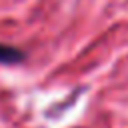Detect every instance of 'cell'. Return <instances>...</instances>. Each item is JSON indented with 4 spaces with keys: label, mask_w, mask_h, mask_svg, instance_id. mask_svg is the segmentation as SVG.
I'll list each match as a JSON object with an SVG mask.
<instances>
[{
    "label": "cell",
    "mask_w": 128,
    "mask_h": 128,
    "mask_svg": "<svg viewBox=\"0 0 128 128\" xmlns=\"http://www.w3.org/2000/svg\"><path fill=\"white\" fill-rule=\"evenodd\" d=\"M26 58V54L20 50V48H16V46H12V44H0V64H4V66H8V64H18V62H22Z\"/></svg>",
    "instance_id": "6da1fadb"
}]
</instances>
